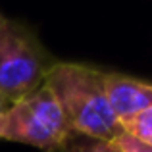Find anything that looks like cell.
Returning <instances> with one entry per match:
<instances>
[{
	"label": "cell",
	"instance_id": "cell-1",
	"mask_svg": "<svg viewBox=\"0 0 152 152\" xmlns=\"http://www.w3.org/2000/svg\"><path fill=\"white\" fill-rule=\"evenodd\" d=\"M104 73L89 64L56 60L46 71L42 85L56 98L73 133L114 141L123 127L108 102Z\"/></svg>",
	"mask_w": 152,
	"mask_h": 152
},
{
	"label": "cell",
	"instance_id": "cell-2",
	"mask_svg": "<svg viewBox=\"0 0 152 152\" xmlns=\"http://www.w3.org/2000/svg\"><path fill=\"white\" fill-rule=\"evenodd\" d=\"M54 62L27 25L8 18L0 23V94L10 102L37 91Z\"/></svg>",
	"mask_w": 152,
	"mask_h": 152
},
{
	"label": "cell",
	"instance_id": "cell-3",
	"mask_svg": "<svg viewBox=\"0 0 152 152\" xmlns=\"http://www.w3.org/2000/svg\"><path fill=\"white\" fill-rule=\"evenodd\" d=\"M71 133L62 108L45 85L12 102L0 123V139L58 152Z\"/></svg>",
	"mask_w": 152,
	"mask_h": 152
},
{
	"label": "cell",
	"instance_id": "cell-4",
	"mask_svg": "<svg viewBox=\"0 0 152 152\" xmlns=\"http://www.w3.org/2000/svg\"><path fill=\"white\" fill-rule=\"evenodd\" d=\"M104 89L114 115L123 123L125 119L152 108V83L129 77L123 73H104Z\"/></svg>",
	"mask_w": 152,
	"mask_h": 152
},
{
	"label": "cell",
	"instance_id": "cell-5",
	"mask_svg": "<svg viewBox=\"0 0 152 152\" xmlns=\"http://www.w3.org/2000/svg\"><path fill=\"white\" fill-rule=\"evenodd\" d=\"M58 152H119V150L112 141H102V139L87 137V135L71 131Z\"/></svg>",
	"mask_w": 152,
	"mask_h": 152
},
{
	"label": "cell",
	"instance_id": "cell-6",
	"mask_svg": "<svg viewBox=\"0 0 152 152\" xmlns=\"http://www.w3.org/2000/svg\"><path fill=\"white\" fill-rule=\"evenodd\" d=\"M121 127L127 131V133L139 137L141 141L152 145V108L141 112V114L133 115V118L125 119L121 123Z\"/></svg>",
	"mask_w": 152,
	"mask_h": 152
},
{
	"label": "cell",
	"instance_id": "cell-7",
	"mask_svg": "<svg viewBox=\"0 0 152 152\" xmlns=\"http://www.w3.org/2000/svg\"><path fill=\"white\" fill-rule=\"evenodd\" d=\"M112 142L118 146L119 152H152V145L141 141V139L135 137V135L127 133L125 129H123L121 133L115 135V139Z\"/></svg>",
	"mask_w": 152,
	"mask_h": 152
},
{
	"label": "cell",
	"instance_id": "cell-8",
	"mask_svg": "<svg viewBox=\"0 0 152 152\" xmlns=\"http://www.w3.org/2000/svg\"><path fill=\"white\" fill-rule=\"evenodd\" d=\"M10 100H8L6 96H2V94H0V123H2V118H4V114H6V110L8 108H10Z\"/></svg>",
	"mask_w": 152,
	"mask_h": 152
},
{
	"label": "cell",
	"instance_id": "cell-9",
	"mask_svg": "<svg viewBox=\"0 0 152 152\" xmlns=\"http://www.w3.org/2000/svg\"><path fill=\"white\" fill-rule=\"evenodd\" d=\"M4 19H6V18H4V15H2V12H0V23H2Z\"/></svg>",
	"mask_w": 152,
	"mask_h": 152
}]
</instances>
